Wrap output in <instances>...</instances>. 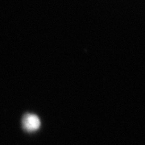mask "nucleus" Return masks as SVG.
<instances>
[{"instance_id": "nucleus-1", "label": "nucleus", "mask_w": 145, "mask_h": 145, "mask_svg": "<svg viewBox=\"0 0 145 145\" xmlns=\"http://www.w3.org/2000/svg\"><path fill=\"white\" fill-rule=\"evenodd\" d=\"M22 125L25 131L28 132H33L40 127V120L36 114H27L23 118Z\"/></svg>"}]
</instances>
